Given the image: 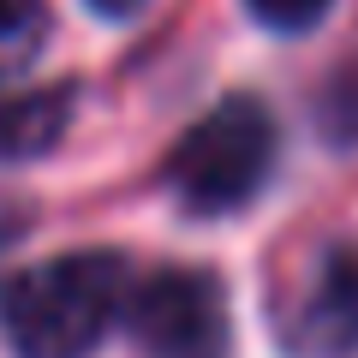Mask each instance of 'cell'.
Segmentation results:
<instances>
[{"mask_svg": "<svg viewBox=\"0 0 358 358\" xmlns=\"http://www.w3.org/2000/svg\"><path fill=\"white\" fill-rule=\"evenodd\" d=\"M131 268L120 251H72L0 281V329L18 358H90L120 322Z\"/></svg>", "mask_w": 358, "mask_h": 358, "instance_id": "cell-1", "label": "cell"}, {"mask_svg": "<svg viewBox=\"0 0 358 358\" xmlns=\"http://www.w3.org/2000/svg\"><path fill=\"white\" fill-rule=\"evenodd\" d=\"M275 167V120L251 96H227L167 150V185L197 215H227L257 197Z\"/></svg>", "mask_w": 358, "mask_h": 358, "instance_id": "cell-2", "label": "cell"}, {"mask_svg": "<svg viewBox=\"0 0 358 358\" xmlns=\"http://www.w3.org/2000/svg\"><path fill=\"white\" fill-rule=\"evenodd\" d=\"M126 334L143 358H221L227 352V299L203 268H155L126 293Z\"/></svg>", "mask_w": 358, "mask_h": 358, "instance_id": "cell-3", "label": "cell"}, {"mask_svg": "<svg viewBox=\"0 0 358 358\" xmlns=\"http://www.w3.org/2000/svg\"><path fill=\"white\" fill-rule=\"evenodd\" d=\"M281 341L299 358L358 352V245H322L299 287L281 299Z\"/></svg>", "mask_w": 358, "mask_h": 358, "instance_id": "cell-4", "label": "cell"}, {"mask_svg": "<svg viewBox=\"0 0 358 358\" xmlns=\"http://www.w3.org/2000/svg\"><path fill=\"white\" fill-rule=\"evenodd\" d=\"M72 120V90H30V96H6L0 102V162H30V155L54 150Z\"/></svg>", "mask_w": 358, "mask_h": 358, "instance_id": "cell-5", "label": "cell"}, {"mask_svg": "<svg viewBox=\"0 0 358 358\" xmlns=\"http://www.w3.org/2000/svg\"><path fill=\"white\" fill-rule=\"evenodd\" d=\"M48 42V0H0V78L24 72Z\"/></svg>", "mask_w": 358, "mask_h": 358, "instance_id": "cell-6", "label": "cell"}, {"mask_svg": "<svg viewBox=\"0 0 358 358\" xmlns=\"http://www.w3.org/2000/svg\"><path fill=\"white\" fill-rule=\"evenodd\" d=\"M268 30H310L322 13H329V0H245Z\"/></svg>", "mask_w": 358, "mask_h": 358, "instance_id": "cell-7", "label": "cell"}, {"mask_svg": "<svg viewBox=\"0 0 358 358\" xmlns=\"http://www.w3.org/2000/svg\"><path fill=\"white\" fill-rule=\"evenodd\" d=\"M90 6H96L102 18H131L138 6H150V0H90Z\"/></svg>", "mask_w": 358, "mask_h": 358, "instance_id": "cell-8", "label": "cell"}, {"mask_svg": "<svg viewBox=\"0 0 358 358\" xmlns=\"http://www.w3.org/2000/svg\"><path fill=\"white\" fill-rule=\"evenodd\" d=\"M18 227H24V221H18V209H6V203H0V245L13 239V233H18Z\"/></svg>", "mask_w": 358, "mask_h": 358, "instance_id": "cell-9", "label": "cell"}]
</instances>
